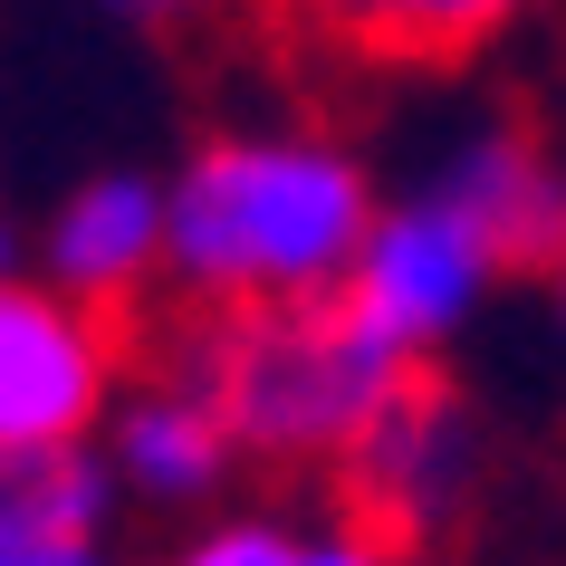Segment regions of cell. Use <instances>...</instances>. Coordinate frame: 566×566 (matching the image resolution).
<instances>
[{
    "label": "cell",
    "instance_id": "7c38bea8",
    "mask_svg": "<svg viewBox=\"0 0 566 566\" xmlns=\"http://www.w3.org/2000/svg\"><path fill=\"white\" fill-rule=\"evenodd\" d=\"M87 10H106L116 30H145V39H202L240 10H260V0H87Z\"/></svg>",
    "mask_w": 566,
    "mask_h": 566
},
{
    "label": "cell",
    "instance_id": "ba28073f",
    "mask_svg": "<svg viewBox=\"0 0 566 566\" xmlns=\"http://www.w3.org/2000/svg\"><path fill=\"white\" fill-rule=\"evenodd\" d=\"M106 471H116L125 500H145V509H202L240 471V442L221 422V403H211L202 365L182 356V336H164V356L116 394V413H106Z\"/></svg>",
    "mask_w": 566,
    "mask_h": 566
},
{
    "label": "cell",
    "instance_id": "7a4b0ae2",
    "mask_svg": "<svg viewBox=\"0 0 566 566\" xmlns=\"http://www.w3.org/2000/svg\"><path fill=\"white\" fill-rule=\"evenodd\" d=\"M174 336L202 365L240 461H269V471H346L375 413L413 385V356H394L346 298L260 307V317H174Z\"/></svg>",
    "mask_w": 566,
    "mask_h": 566
},
{
    "label": "cell",
    "instance_id": "5b68a950",
    "mask_svg": "<svg viewBox=\"0 0 566 566\" xmlns=\"http://www.w3.org/2000/svg\"><path fill=\"white\" fill-rule=\"evenodd\" d=\"M490 279H500V260H490L442 202L403 192V202L375 211V240H365L356 279H346V307L385 336L394 356L432 365L451 336L471 327V307L490 298Z\"/></svg>",
    "mask_w": 566,
    "mask_h": 566
},
{
    "label": "cell",
    "instance_id": "6da1fadb",
    "mask_svg": "<svg viewBox=\"0 0 566 566\" xmlns=\"http://www.w3.org/2000/svg\"><path fill=\"white\" fill-rule=\"evenodd\" d=\"M164 307L174 317H260V307L346 298L375 240V174L327 125H221L164 174Z\"/></svg>",
    "mask_w": 566,
    "mask_h": 566
},
{
    "label": "cell",
    "instance_id": "277c9868",
    "mask_svg": "<svg viewBox=\"0 0 566 566\" xmlns=\"http://www.w3.org/2000/svg\"><path fill=\"white\" fill-rule=\"evenodd\" d=\"M336 480H346V518H365V528L394 537L403 557H422V547L451 528V509L471 500V480H480L471 403H461L432 365H413V385L375 413V432L346 451Z\"/></svg>",
    "mask_w": 566,
    "mask_h": 566
},
{
    "label": "cell",
    "instance_id": "5bb4252c",
    "mask_svg": "<svg viewBox=\"0 0 566 566\" xmlns=\"http://www.w3.org/2000/svg\"><path fill=\"white\" fill-rule=\"evenodd\" d=\"M0 279H20V221L0 211Z\"/></svg>",
    "mask_w": 566,
    "mask_h": 566
},
{
    "label": "cell",
    "instance_id": "3957f363",
    "mask_svg": "<svg viewBox=\"0 0 566 566\" xmlns=\"http://www.w3.org/2000/svg\"><path fill=\"white\" fill-rule=\"evenodd\" d=\"M135 385V327L49 289L0 279V451H96L116 394Z\"/></svg>",
    "mask_w": 566,
    "mask_h": 566
},
{
    "label": "cell",
    "instance_id": "9c48e42d",
    "mask_svg": "<svg viewBox=\"0 0 566 566\" xmlns=\"http://www.w3.org/2000/svg\"><path fill=\"white\" fill-rule=\"evenodd\" d=\"M537 0H260L279 39H298L327 67L365 77H432V67H471L490 39H509Z\"/></svg>",
    "mask_w": 566,
    "mask_h": 566
},
{
    "label": "cell",
    "instance_id": "8992f818",
    "mask_svg": "<svg viewBox=\"0 0 566 566\" xmlns=\"http://www.w3.org/2000/svg\"><path fill=\"white\" fill-rule=\"evenodd\" d=\"M422 202H442L451 221L500 260V279H518V269H547L566 250V154L547 145L537 116L500 106V116H480L471 135L442 145Z\"/></svg>",
    "mask_w": 566,
    "mask_h": 566
},
{
    "label": "cell",
    "instance_id": "30bf717a",
    "mask_svg": "<svg viewBox=\"0 0 566 566\" xmlns=\"http://www.w3.org/2000/svg\"><path fill=\"white\" fill-rule=\"evenodd\" d=\"M116 471L106 451H0V547L39 537H106L116 528Z\"/></svg>",
    "mask_w": 566,
    "mask_h": 566
},
{
    "label": "cell",
    "instance_id": "2e32d148",
    "mask_svg": "<svg viewBox=\"0 0 566 566\" xmlns=\"http://www.w3.org/2000/svg\"><path fill=\"white\" fill-rule=\"evenodd\" d=\"M557 10H566V0H557Z\"/></svg>",
    "mask_w": 566,
    "mask_h": 566
},
{
    "label": "cell",
    "instance_id": "4fadbf2b",
    "mask_svg": "<svg viewBox=\"0 0 566 566\" xmlns=\"http://www.w3.org/2000/svg\"><path fill=\"white\" fill-rule=\"evenodd\" d=\"M298 566H413V557H403L394 537H375V528H365V518H346V509H336L327 528H307Z\"/></svg>",
    "mask_w": 566,
    "mask_h": 566
},
{
    "label": "cell",
    "instance_id": "52a82bcc",
    "mask_svg": "<svg viewBox=\"0 0 566 566\" xmlns=\"http://www.w3.org/2000/svg\"><path fill=\"white\" fill-rule=\"evenodd\" d=\"M164 240H174L164 174L96 164V174L67 182L59 202H49V221H39V279L135 327V317L164 298Z\"/></svg>",
    "mask_w": 566,
    "mask_h": 566
},
{
    "label": "cell",
    "instance_id": "8fae6325",
    "mask_svg": "<svg viewBox=\"0 0 566 566\" xmlns=\"http://www.w3.org/2000/svg\"><path fill=\"white\" fill-rule=\"evenodd\" d=\"M298 547H307L298 518H279V509H231V518H202L164 566H298Z\"/></svg>",
    "mask_w": 566,
    "mask_h": 566
},
{
    "label": "cell",
    "instance_id": "9a60e30c",
    "mask_svg": "<svg viewBox=\"0 0 566 566\" xmlns=\"http://www.w3.org/2000/svg\"><path fill=\"white\" fill-rule=\"evenodd\" d=\"M547 289H557V327H566V250L547 260Z\"/></svg>",
    "mask_w": 566,
    "mask_h": 566
}]
</instances>
